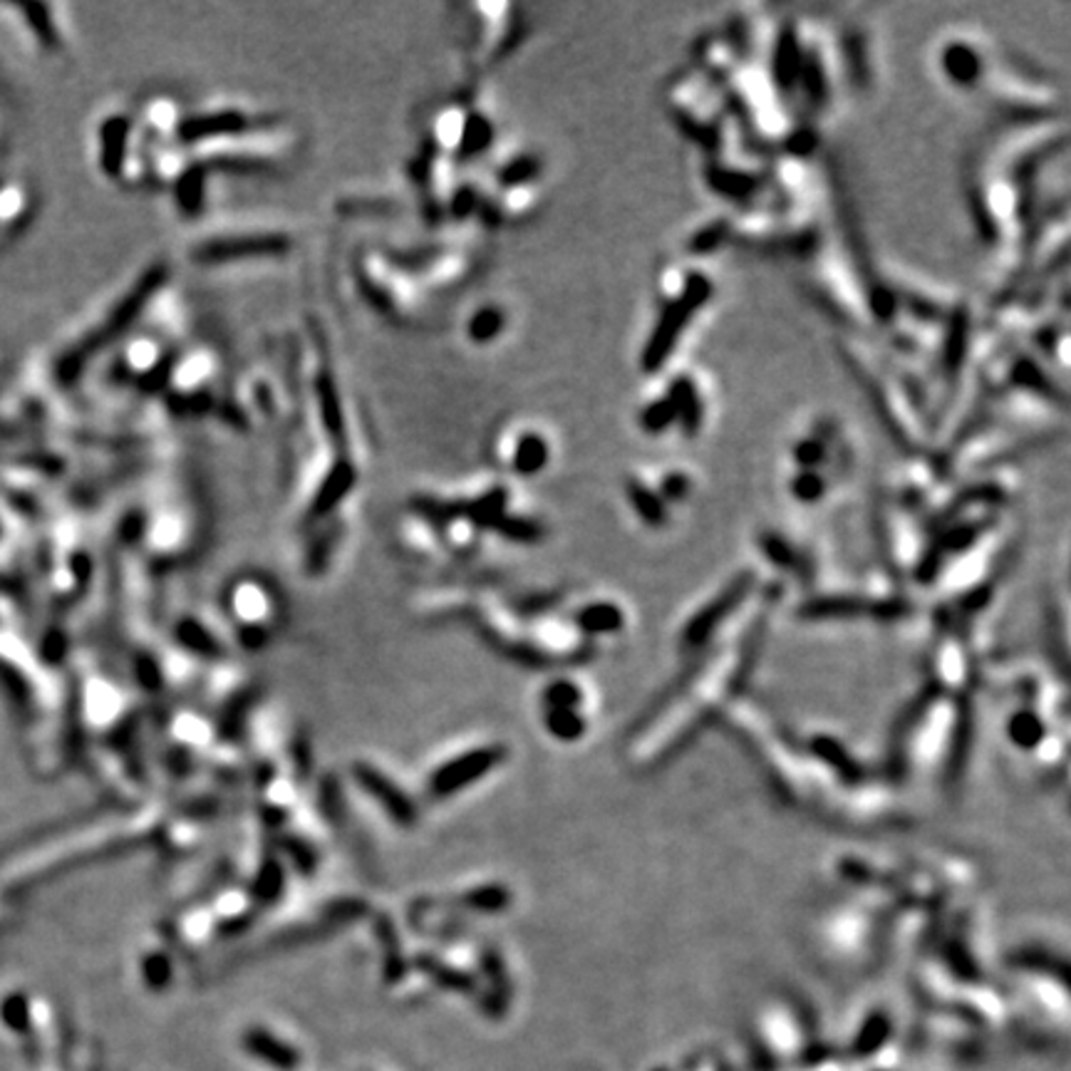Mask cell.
I'll return each mask as SVG.
<instances>
[{
  "instance_id": "obj_3",
  "label": "cell",
  "mask_w": 1071,
  "mask_h": 1071,
  "mask_svg": "<svg viewBox=\"0 0 1071 1071\" xmlns=\"http://www.w3.org/2000/svg\"><path fill=\"white\" fill-rule=\"evenodd\" d=\"M358 278L362 293L382 316L392 320H410L420 312L427 293L404 271L388 251L368 248L358 258Z\"/></svg>"
},
{
  "instance_id": "obj_5",
  "label": "cell",
  "mask_w": 1071,
  "mask_h": 1071,
  "mask_svg": "<svg viewBox=\"0 0 1071 1071\" xmlns=\"http://www.w3.org/2000/svg\"><path fill=\"white\" fill-rule=\"evenodd\" d=\"M497 452L507 467L519 477H533L545 469L551 459V444L536 430H513L499 439Z\"/></svg>"
},
{
  "instance_id": "obj_2",
  "label": "cell",
  "mask_w": 1071,
  "mask_h": 1071,
  "mask_svg": "<svg viewBox=\"0 0 1071 1071\" xmlns=\"http://www.w3.org/2000/svg\"><path fill=\"white\" fill-rule=\"evenodd\" d=\"M293 248V236L276 226H214L199 234L187 246L189 261L197 266H231L244 261L276 258Z\"/></svg>"
},
{
  "instance_id": "obj_12",
  "label": "cell",
  "mask_w": 1071,
  "mask_h": 1071,
  "mask_svg": "<svg viewBox=\"0 0 1071 1071\" xmlns=\"http://www.w3.org/2000/svg\"><path fill=\"white\" fill-rule=\"evenodd\" d=\"M796 93H802L806 97V105L818 113L828 105V95H831V83L826 77V65L824 57L818 53V47L804 50L802 57V73H799V87Z\"/></svg>"
},
{
  "instance_id": "obj_4",
  "label": "cell",
  "mask_w": 1071,
  "mask_h": 1071,
  "mask_svg": "<svg viewBox=\"0 0 1071 1071\" xmlns=\"http://www.w3.org/2000/svg\"><path fill=\"white\" fill-rule=\"evenodd\" d=\"M712 298V280L704 276L700 271H690L682 280V288L677 290V296H672L665 303L658 318V326L653 328L648 342L643 348V370L655 372L660 370L665 362H668L670 352L675 350L680 336L690 326V320L700 312L707 300Z\"/></svg>"
},
{
  "instance_id": "obj_18",
  "label": "cell",
  "mask_w": 1071,
  "mask_h": 1071,
  "mask_svg": "<svg viewBox=\"0 0 1071 1071\" xmlns=\"http://www.w3.org/2000/svg\"><path fill=\"white\" fill-rule=\"evenodd\" d=\"M23 13L28 15L30 28H33L35 35L40 38L38 43H43L47 50H57L60 47V35H57V30L53 25V20H50V15H47L50 8H45V6H25Z\"/></svg>"
},
{
  "instance_id": "obj_19",
  "label": "cell",
  "mask_w": 1071,
  "mask_h": 1071,
  "mask_svg": "<svg viewBox=\"0 0 1071 1071\" xmlns=\"http://www.w3.org/2000/svg\"><path fill=\"white\" fill-rule=\"evenodd\" d=\"M826 487L821 471H799L792 479V494L804 503H816L826 494Z\"/></svg>"
},
{
  "instance_id": "obj_16",
  "label": "cell",
  "mask_w": 1071,
  "mask_h": 1071,
  "mask_svg": "<svg viewBox=\"0 0 1071 1071\" xmlns=\"http://www.w3.org/2000/svg\"><path fill=\"white\" fill-rule=\"evenodd\" d=\"M675 424H677V412L668 395L650 400L640 410V427L648 434H662L670 427H675Z\"/></svg>"
},
{
  "instance_id": "obj_8",
  "label": "cell",
  "mask_w": 1071,
  "mask_h": 1071,
  "mask_svg": "<svg viewBox=\"0 0 1071 1071\" xmlns=\"http://www.w3.org/2000/svg\"><path fill=\"white\" fill-rule=\"evenodd\" d=\"M802 57H804V50L799 45V33H796L794 25H784L774 40V53H772V77H774L772 83L780 87L784 95L796 93V87H799Z\"/></svg>"
},
{
  "instance_id": "obj_9",
  "label": "cell",
  "mask_w": 1071,
  "mask_h": 1071,
  "mask_svg": "<svg viewBox=\"0 0 1071 1071\" xmlns=\"http://www.w3.org/2000/svg\"><path fill=\"white\" fill-rule=\"evenodd\" d=\"M940 65H943V73L947 79L957 87H977L979 79L985 73L983 55L977 53L975 45L965 43V40H953L943 47V55H940Z\"/></svg>"
},
{
  "instance_id": "obj_15",
  "label": "cell",
  "mask_w": 1071,
  "mask_h": 1071,
  "mask_svg": "<svg viewBox=\"0 0 1071 1071\" xmlns=\"http://www.w3.org/2000/svg\"><path fill=\"white\" fill-rule=\"evenodd\" d=\"M628 499L633 503V509L640 513V519L650 527H662L668 521V509H665V501L658 497V491L650 489L648 484L640 479H628Z\"/></svg>"
},
{
  "instance_id": "obj_17",
  "label": "cell",
  "mask_w": 1071,
  "mask_h": 1071,
  "mask_svg": "<svg viewBox=\"0 0 1071 1071\" xmlns=\"http://www.w3.org/2000/svg\"><path fill=\"white\" fill-rule=\"evenodd\" d=\"M730 236H732L730 221L717 219V221H712V224H707V226L697 231V234L690 241V251H692V254H712L714 248H720L722 244H727V238H730Z\"/></svg>"
},
{
  "instance_id": "obj_7",
  "label": "cell",
  "mask_w": 1071,
  "mask_h": 1071,
  "mask_svg": "<svg viewBox=\"0 0 1071 1071\" xmlns=\"http://www.w3.org/2000/svg\"><path fill=\"white\" fill-rule=\"evenodd\" d=\"M967 346H969V316L967 310L959 306L955 310H950L947 332L943 338V348H940V375H943L947 395L959 382V372H963L967 360Z\"/></svg>"
},
{
  "instance_id": "obj_13",
  "label": "cell",
  "mask_w": 1071,
  "mask_h": 1071,
  "mask_svg": "<svg viewBox=\"0 0 1071 1071\" xmlns=\"http://www.w3.org/2000/svg\"><path fill=\"white\" fill-rule=\"evenodd\" d=\"M507 322L509 318L501 306H479L467 318L464 332H467V340L471 346L487 348L501 338V332L507 330Z\"/></svg>"
},
{
  "instance_id": "obj_6",
  "label": "cell",
  "mask_w": 1071,
  "mask_h": 1071,
  "mask_svg": "<svg viewBox=\"0 0 1071 1071\" xmlns=\"http://www.w3.org/2000/svg\"><path fill=\"white\" fill-rule=\"evenodd\" d=\"M876 933L873 918L863 908H846L831 915L824 925L828 950H841V957H853L858 950H866Z\"/></svg>"
},
{
  "instance_id": "obj_11",
  "label": "cell",
  "mask_w": 1071,
  "mask_h": 1071,
  "mask_svg": "<svg viewBox=\"0 0 1071 1071\" xmlns=\"http://www.w3.org/2000/svg\"><path fill=\"white\" fill-rule=\"evenodd\" d=\"M668 397L675 404L677 427H680L687 434V437H692V434L700 432L702 420H704V407H702V397H700V392H697L694 380L687 378V375L675 378L670 382Z\"/></svg>"
},
{
  "instance_id": "obj_14",
  "label": "cell",
  "mask_w": 1071,
  "mask_h": 1071,
  "mask_svg": "<svg viewBox=\"0 0 1071 1071\" xmlns=\"http://www.w3.org/2000/svg\"><path fill=\"white\" fill-rule=\"evenodd\" d=\"M836 434L834 424H828V430H814V434H806L804 439L794 444L792 459L799 464L802 471H818L828 462V437Z\"/></svg>"
},
{
  "instance_id": "obj_1",
  "label": "cell",
  "mask_w": 1071,
  "mask_h": 1071,
  "mask_svg": "<svg viewBox=\"0 0 1071 1071\" xmlns=\"http://www.w3.org/2000/svg\"><path fill=\"white\" fill-rule=\"evenodd\" d=\"M776 595H780V588L756 593V601H746L732 623L717 635L720 645L700 662L697 677L692 675L677 694L668 697L658 707V712L640 722L638 734H633L628 744V760L633 766L650 770V766L668 762L722 704H727L730 694L742 685L746 670L754 665Z\"/></svg>"
},
{
  "instance_id": "obj_20",
  "label": "cell",
  "mask_w": 1071,
  "mask_h": 1071,
  "mask_svg": "<svg viewBox=\"0 0 1071 1071\" xmlns=\"http://www.w3.org/2000/svg\"><path fill=\"white\" fill-rule=\"evenodd\" d=\"M687 494H690V479H687L685 474H680V471L665 474L662 481H660V489H658V497L662 501H682Z\"/></svg>"
},
{
  "instance_id": "obj_10",
  "label": "cell",
  "mask_w": 1071,
  "mask_h": 1071,
  "mask_svg": "<svg viewBox=\"0 0 1071 1071\" xmlns=\"http://www.w3.org/2000/svg\"><path fill=\"white\" fill-rule=\"evenodd\" d=\"M1007 382L1017 390H1027L1037 397L1062 404V407L1067 402L1064 392L1057 388V382L1047 375L1045 368L1035 360V356H1017L1012 362H1009Z\"/></svg>"
}]
</instances>
